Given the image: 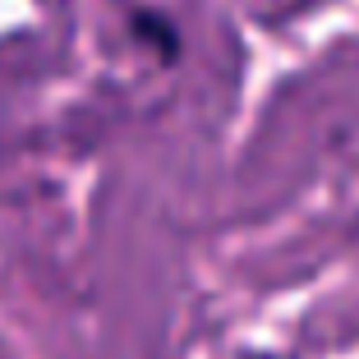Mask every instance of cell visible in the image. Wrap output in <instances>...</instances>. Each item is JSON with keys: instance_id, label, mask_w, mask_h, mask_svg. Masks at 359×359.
I'll return each instance as SVG.
<instances>
[{"instance_id": "obj_1", "label": "cell", "mask_w": 359, "mask_h": 359, "mask_svg": "<svg viewBox=\"0 0 359 359\" xmlns=\"http://www.w3.org/2000/svg\"><path fill=\"white\" fill-rule=\"evenodd\" d=\"M134 32L138 37H152V46L161 51V60H175L180 55V37H175V28H170V19H161V14L138 10L134 14Z\"/></svg>"}]
</instances>
